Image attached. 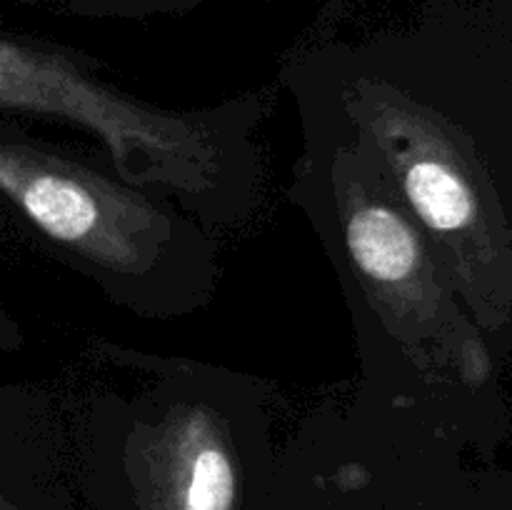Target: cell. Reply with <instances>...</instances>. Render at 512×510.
<instances>
[{
	"label": "cell",
	"mask_w": 512,
	"mask_h": 510,
	"mask_svg": "<svg viewBox=\"0 0 512 510\" xmlns=\"http://www.w3.org/2000/svg\"><path fill=\"white\" fill-rule=\"evenodd\" d=\"M0 195L105 300L148 320L188 318L218 293L220 238L98 153L0 135Z\"/></svg>",
	"instance_id": "obj_2"
},
{
	"label": "cell",
	"mask_w": 512,
	"mask_h": 510,
	"mask_svg": "<svg viewBox=\"0 0 512 510\" xmlns=\"http://www.w3.org/2000/svg\"><path fill=\"white\" fill-rule=\"evenodd\" d=\"M295 108L300 153L288 195L343 290L360 363L355 395L438 425L445 365L475 378L453 278L375 155L328 115Z\"/></svg>",
	"instance_id": "obj_1"
},
{
	"label": "cell",
	"mask_w": 512,
	"mask_h": 510,
	"mask_svg": "<svg viewBox=\"0 0 512 510\" xmlns=\"http://www.w3.org/2000/svg\"><path fill=\"white\" fill-rule=\"evenodd\" d=\"M80 15H115V18H143L150 13H170L200 5L203 0H58Z\"/></svg>",
	"instance_id": "obj_3"
}]
</instances>
